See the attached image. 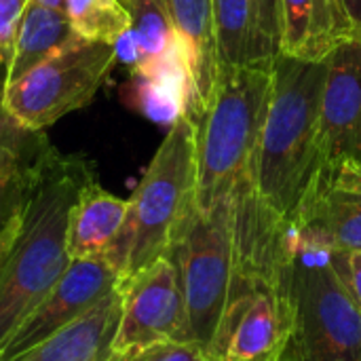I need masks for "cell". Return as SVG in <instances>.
<instances>
[{"label": "cell", "instance_id": "cell-1", "mask_svg": "<svg viewBox=\"0 0 361 361\" xmlns=\"http://www.w3.org/2000/svg\"><path fill=\"white\" fill-rule=\"evenodd\" d=\"M273 82L271 63L220 66L216 85L195 123V205L209 212L231 205L233 224L256 231L275 214L256 186V154Z\"/></svg>", "mask_w": 361, "mask_h": 361}, {"label": "cell", "instance_id": "cell-2", "mask_svg": "<svg viewBox=\"0 0 361 361\" xmlns=\"http://www.w3.org/2000/svg\"><path fill=\"white\" fill-rule=\"evenodd\" d=\"M93 178L85 157L61 154L51 144L32 163L21 228L0 271V355L68 269L70 214Z\"/></svg>", "mask_w": 361, "mask_h": 361}, {"label": "cell", "instance_id": "cell-3", "mask_svg": "<svg viewBox=\"0 0 361 361\" xmlns=\"http://www.w3.org/2000/svg\"><path fill=\"white\" fill-rule=\"evenodd\" d=\"M328 63L279 55L256 154L264 205L290 228L317 173L319 110Z\"/></svg>", "mask_w": 361, "mask_h": 361}, {"label": "cell", "instance_id": "cell-4", "mask_svg": "<svg viewBox=\"0 0 361 361\" xmlns=\"http://www.w3.org/2000/svg\"><path fill=\"white\" fill-rule=\"evenodd\" d=\"M195 123L182 114L169 127L131 199H127V222L106 256L121 281L169 254L182 220L195 207Z\"/></svg>", "mask_w": 361, "mask_h": 361}, {"label": "cell", "instance_id": "cell-5", "mask_svg": "<svg viewBox=\"0 0 361 361\" xmlns=\"http://www.w3.org/2000/svg\"><path fill=\"white\" fill-rule=\"evenodd\" d=\"M279 279L294 309L288 353L298 361H361V311L332 264L330 247L290 226Z\"/></svg>", "mask_w": 361, "mask_h": 361}, {"label": "cell", "instance_id": "cell-6", "mask_svg": "<svg viewBox=\"0 0 361 361\" xmlns=\"http://www.w3.org/2000/svg\"><path fill=\"white\" fill-rule=\"evenodd\" d=\"M167 256L178 271L188 341L207 353L235 277L231 205L220 203L205 214L195 205L182 220Z\"/></svg>", "mask_w": 361, "mask_h": 361}, {"label": "cell", "instance_id": "cell-7", "mask_svg": "<svg viewBox=\"0 0 361 361\" xmlns=\"http://www.w3.org/2000/svg\"><path fill=\"white\" fill-rule=\"evenodd\" d=\"M116 59L114 44L76 38L6 85L4 108L23 129L42 131L68 112L85 108Z\"/></svg>", "mask_w": 361, "mask_h": 361}, {"label": "cell", "instance_id": "cell-8", "mask_svg": "<svg viewBox=\"0 0 361 361\" xmlns=\"http://www.w3.org/2000/svg\"><path fill=\"white\" fill-rule=\"evenodd\" d=\"M294 334V309L286 286L256 277H233L212 361H281Z\"/></svg>", "mask_w": 361, "mask_h": 361}, {"label": "cell", "instance_id": "cell-9", "mask_svg": "<svg viewBox=\"0 0 361 361\" xmlns=\"http://www.w3.org/2000/svg\"><path fill=\"white\" fill-rule=\"evenodd\" d=\"M118 286L123 307L112 361H133L167 343H190L182 288L169 256L159 258Z\"/></svg>", "mask_w": 361, "mask_h": 361}, {"label": "cell", "instance_id": "cell-10", "mask_svg": "<svg viewBox=\"0 0 361 361\" xmlns=\"http://www.w3.org/2000/svg\"><path fill=\"white\" fill-rule=\"evenodd\" d=\"M326 63L315 178L361 182V38L336 47Z\"/></svg>", "mask_w": 361, "mask_h": 361}, {"label": "cell", "instance_id": "cell-11", "mask_svg": "<svg viewBox=\"0 0 361 361\" xmlns=\"http://www.w3.org/2000/svg\"><path fill=\"white\" fill-rule=\"evenodd\" d=\"M118 273L106 258L70 260L53 290L13 334L0 355V361L19 360L49 336H53L57 330L87 313L93 305L118 288Z\"/></svg>", "mask_w": 361, "mask_h": 361}, {"label": "cell", "instance_id": "cell-12", "mask_svg": "<svg viewBox=\"0 0 361 361\" xmlns=\"http://www.w3.org/2000/svg\"><path fill=\"white\" fill-rule=\"evenodd\" d=\"M351 38L360 36L345 0H281V55L324 61Z\"/></svg>", "mask_w": 361, "mask_h": 361}, {"label": "cell", "instance_id": "cell-13", "mask_svg": "<svg viewBox=\"0 0 361 361\" xmlns=\"http://www.w3.org/2000/svg\"><path fill=\"white\" fill-rule=\"evenodd\" d=\"M292 226L328 247L361 252V182L313 178Z\"/></svg>", "mask_w": 361, "mask_h": 361}, {"label": "cell", "instance_id": "cell-14", "mask_svg": "<svg viewBox=\"0 0 361 361\" xmlns=\"http://www.w3.org/2000/svg\"><path fill=\"white\" fill-rule=\"evenodd\" d=\"M121 286L78 319L15 361H112V345L121 322Z\"/></svg>", "mask_w": 361, "mask_h": 361}, {"label": "cell", "instance_id": "cell-15", "mask_svg": "<svg viewBox=\"0 0 361 361\" xmlns=\"http://www.w3.org/2000/svg\"><path fill=\"white\" fill-rule=\"evenodd\" d=\"M129 214V201L121 199L97 184V178L80 190L68 224L70 260L106 258L116 243Z\"/></svg>", "mask_w": 361, "mask_h": 361}, {"label": "cell", "instance_id": "cell-16", "mask_svg": "<svg viewBox=\"0 0 361 361\" xmlns=\"http://www.w3.org/2000/svg\"><path fill=\"white\" fill-rule=\"evenodd\" d=\"M165 2L173 30L180 36L188 55V66L195 87V104H192L190 121H195L203 110L220 70L212 0H165Z\"/></svg>", "mask_w": 361, "mask_h": 361}, {"label": "cell", "instance_id": "cell-17", "mask_svg": "<svg viewBox=\"0 0 361 361\" xmlns=\"http://www.w3.org/2000/svg\"><path fill=\"white\" fill-rule=\"evenodd\" d=\"M76 38L78 36L74 34L63 11L30 0L19 25L13 57L6 68V85L21 78L34 66Z\"/></svg>", "mask_w": 361, "mask_h": 361}, {"label": "cell", "instance_id": "cell-18", "mask_svg": "<svg viewBox=\"0 0 361 361\" xmlns=\"http://www.w3.org/2000/svg\"><path fill=\"white\" fill-rule=\"evenodd\" d=\"M131 15L129 32L114 44L116 57L125 59L133 72H142L159 61L176 42L178 34L173 23L159 4L152 0H118Z\"/></svg>", "mask_w": 361, "mask_h": 361}, {"label": "cell", "instance_id": "cell-19", "mask_svg": "<svg viewBox=\"0 0 361 361\" xmlns=\"http://www.w3.org/2000/svg\"><path fill=\"white\" fill-rule=\"evenodd\" d=\"M220 66L271 63L260 57L252 0H212Z\"/></svg>", "mask_w": 361, "mask_h": 361}, {"label": "cell", "instance_id": "cell-20", "mask_svg": "<svg viewBox=\"0 0 361 361\" xmlns=\"http://www.w3.org/2000/svg\"><path fill=\"white\" fill-rule=\"evenodd\" d=\"M63 13L78 38L116 44L131 27L129 11L114 0H66Z\"/></svg>", "mask_w": 361, "mask_h": 361}, {"label": "cell", "instance_id": "cell-21", "mask_svg": "<svg viewBox=\"0 0 361 361\" xmlns=\"http://www.w3.org/2000/svg\"><path fill=\"white\" fill-rule=\"evenodd\" d=\"M6 63L0 61V176L13 173L34 159L47 142L40 131H30L17 125V121L4 108L6 91Z\"/></svg>", "mask_w": 361, "mask_h": 361}, {"label": "cell", "instance_id": "cell-22", "mask_svg": "<svg viewBox=\"0 0 361 361\" xmlns=\"http://www.w3.org/2000/svg\"><path fill=\"white\" fill-rule=\"evenodd\" d=\"M47 146V144H44ZM42 146V148H44ZM40 154V152H38ZM36 154V157H38ZM30 159L23 167H19L13 173L0 176V235L23 214L27 188H30V176H32V163L36 161Z\"/></svg>", "mask_w": 361, "mask_h": 361}, {"label": "cell", "instance_id": "cell-23", "mask_svg": "<svg viewBox=\"0 0 361 361\" xmlns=\"http://www.w3.org/2000/svg\"><path fill=\"white\" fill-rule=\"evenodd\" d=\"M260 57L275 61L281 55V0H252Z\"/></svg>", "mask_w": 361, "mask_h": 361}, {"label": "cell", "instance_id": "cell-24", "mask_svg": "<svg viewBox=\"0 0 361 361\" xmlns=\"http://www.w3.org/2000/svg\"><path fill=\"white\" fill-rule=\"evenodd\" d=\"M27 4L30 0H0V57L6 66L13 57L19 25Z\"/></svg>", "mask_w": 361, "mask_h": 361}, {"label": "cell", "instance_id": "cell-25", "mask_svg": "<svg viewBox=\"0 0 361 361\" xmlns=\"http://www.w3.org/2000/svg\"><path fill=\"white\" fill-rule=\"evenodd\" d=\"M332 264L343 279L345 288L349 290L351 298L361 311V252H347V250H334L330 247Z\"/></svg>", "mask_w": 361, "mask_h": 361}, {"label": "cell", "instance_id": "cell-26", "mask_svg": "<svg viewBox=\"0 0 361 361\" xmlns=\"http://www.w3.org/2000/svg\"><path fill=\"white\" fill-rule=\"evenodd\" d=\"M133 361H212L209 355L192 343H167L154 347Z\"/></svg>", "mask_w": 361, "mask_h": 361}, {"label": "cell", "instance_id": "cell-27", "mask_svg": "<svg viewBox=\"0 0 361 361\" xmlns=\"http://www.w3.org/2000/svg\"><path fill=\"white\" fill-rule=\"evenodd\" d=\"M19 228H21V216H19V218L0 235V271H2V264H4L6 258H8V252H11V247H13L17 235H19Z\"/></svg>", "mask_w": 361, "mask_h": 361}, {"label": "cell", "instance_id": "cell-28", "mask_svg": "<svg viewBox=\"0 0 361 361\" xmlns=\"http://www.w3.org/2000/svg\"><path fill=\"white\" fill-rule=\"evenodd\" d=\"M345 6L351 15V21L355 25V32L361 38V0H345Z\"/></svg>", "mask_w": 361, "mask_h": 361}, {"label": "cell", "instance_id": "cell-29", "mask_svg": "<svg viewBox=\"0 0 361 361\" xmlns=\"http://www.w3.org/2000/svg\"><path fill=\"white\" fill-rule=\"evenodd\" d=\"M34 2L51 6V8H59V11H63V4H66V0H34Z\"/></svg>", "mask_w": 361, "mask_h": 361}, {"label": "cell", "instance_id": "cell-30", "mask_svg": "<svg viewBox=\"0 0 361 361\" xmlns=\"http://www.w3.org/2000/svg\"><path fill=\"white\" fill-rule=\"evenodd\" d=\"M152 2H154V4H159L163 11H167V2H165V0H152ZM167 15H169V13H167Z\"/></svg>", "mask_w": 361, "mask_h": 361}, {"label": "cell", "instance_id": "cell-31", "mask_svg": "<svg viewBox=\"0 0 361 361\" xmlns=\"http://www.w3.org/2000/svg\"><path fill=\"white\" fill-rule=\"evenodd\" d=\"M281 361H298V360H296L294 355H290V353L286 351V355H283V360H281Z\"/></svg>", "mask_w": 361, "mask_h": 361}, {"label": "cell", "instance_id": "cell-32", "mask_svg": "<svg viewBox=\"0 0 361 361\" xmlns=\"http://www.w3.org/2000/svg\"><path fill=\"white\" fill-rule=\"evenodd\" d=\"M0 61H2V57H0ZM2 63H4V61H2Z\"/></svg>", "mask_w": 361, "mask_h": 361}, {"label": "cell", "instance_id": "cell-33", "mask_svg": "<svg viewBox=\"0 0 361 361\" xmlns=\"http://www.w3.org/2000/svg\"><path fill=\"white\" fill-rule=\"evenodd\" d=\"M114 2H118V0H114Z\"/></svg>", "mask_w": 361, "mask_h": 361}]
</instances>
